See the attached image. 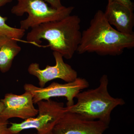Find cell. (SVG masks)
Here are the masks:
<instances>
[{"label":"cell","instance_id":"ac0fdd59","mask_svg":"<svg viewBox=\"0 0 134 134\" xmlns=\"http://www.w3.org/2000/svg\"><path fill=\"white\" fill-rule=\"evenodd\" d=\"M37 134L34 133V134Z\"/></svg>","mask_w":134,"mask_h":134},{"label":"cell","instance_id":"52a82bcc","mask_svg":"<svg viewBox=\"0 0 134 134\" xmlns=\"http://www.w3.org/2000/svg\"><path fill=\"white\" fill-rule=\"evenodd\" d=\"M109 125L89 120L75 113L65 111L50 134H103Z\"/></svg>","mask_w":134,"mask_h":134},{"label":"cell","instance_id":"5b68a950","mask_svg":"<svg viewBox=\"0 0 134 134\" xmlns=\"http://www.w3.org/2000/svg\"><path fill=\"white\" fill-rule=\"evenodd\" d=\"M38 114L20 123L10 122L8 134H19L24 130L34 129L37 134H50L56 123L65 112L64 103L52 100H42L37 103Z\"/></svg>","mask_w":134,"mask_h":134},{"label":"cell","instance_id":"5bb4252c","mask_svg":"<svg viewBox=\"0 0 134 134\" xmlns=\"http://www.w3.org/2000/svg\"><path fill=\"white\" fill-rule=\"evenodd\" d=\"M47 3H49L51 7L54 9H59L63 6L62 0H44Z\"/></svg>","mask_w":134,"mask_h":134},{"label":"cell","instance_id":"6da1fadb","mask_svg":"<svg viewBox=\"0 0 134 134\" xmlns=\"http://www.w3.org/2000/svg\"><path fill=\"white\" fill-rule=\"evenodd\" d=\"M134 47V34L118 31L108 23L104 12L98 10L91 20L89 27L82 32L77 53H96L99 55L121 54L126 49Z\"/></svg>","mask_w":134,"mask_h":134},{"label":"cell","instance_id":"7a4b0ae2","mask_svg":"<svg viewBox=\"0 0 134 134\" xmlns=\"http://www.w3.org/2000/svg\"><path fill=\"white\" fill-rule=\"evenodd\" d=\"M81 20L76 15H70L59 21L42 24L31 29L26 37L28 43L39 46L41 40L48 41L53 52L66 59H72L81 42Z\"/></svg>","mask_w":134,"mask_h":134},{"label":"cell","instance_id":"2e32d148","mask_svg":"<svg viewBox=\"0 0 134 134\" xmlns=\"http://www.w3.org/2000/svg\"><path fill=\"white\" fill-rule=\"evenodd\" d=\"M12 0H0V9L6 4L12 2Z\"/></svg>","mask_w":134,"mask_h":134},{"label":"cell","instance_id":"e0dca14e","mask_svg":"<svg viewBox=\"0 0 134 134\" xmlns=\"http://www.w3.org/2000/svg\"><path fill=\"white\" fill-rule=\"evenodd\" d=\"M3 109H4V104L2 100L0 99V115L2 113Z\"/></svg>","mask_w":134,"mask_h":134},{"label":"cell","instance_id":"7c38bea8","mask_svg":"<svg viewBox=\"0 0 134 134\" xmlns=\"http://www.w3.org/2000/svg\"><path fill=\"white\" fill-rule=\"evenodd\" d=\"M7 17L0 15V35L5 36L21 41L25 34V31L20 28H15L9 26L6 23Z\"/></svg>","mask_w":134,"mask_h":134},{"label":"cell","instance_id":"9a60e30c","mask_svg":"<svg viewBox=\"0 0 134 134\" xmlns=\"http://www.w3.org/2000/svg\"><path fill=\"white\" fill-rule=\"evenodd\" d=\"M9 122L7 121H0V134H8V125Z\"/></svg>","mask_w":134,"mask_h":134},{"label":"cell","instance_id":"9c48e42d","mask_svg":"<svg viewBox=\"0 0 134 134\" xmlns=\"http://www.w3.org/2000/svg\"><path fill=\"white\" fill-rule=\"evenodd\" d=\"M1 100L4 109L0 115V121H7L12 118L25 120L36 117L38 114V110L34 105L33 96L29 92L20 95L7 93Z\"/></svg>","mask_w":134,"mask_h":134},{"label":"cell","instance_id":"277c9868","mask_svg":"<svg viewBox=\"0 0 134 134\" xmlns=\"http://www.w3.org/2000/svg\"><path fill=\"white\" fill-rule=\"evenodd\" d=\"M74 8L63 6L59 9L49 7L44 0H17L11 12L17 16L27 13L26 19L20 21V28L26 31L45 23L59 21L71 15Z\"/></svg>","mask_w":134,"mask_h":134},{"label":"cell","instance_id":"30bf717a","mask_svg":"<svg viewBox=\"0 0 134 134\" xmlns=\"http://www.w3.org/2000/svg\"><path fill=\"white\" fill-rule=\"evenodd\" d=\"M133 10L125 5L115 2H108L104 12L108 23L121 33L134 34Z\"/></svg>","mask_w":134,"mask_h":134},{"label":"cell","instance_id":"8992f818","mask_svg":"<svg viewBox=\"0 0 134 134\" xmlns=\"http://www.w3.org/2000/svg\"><path fill=\"white\" fill-rule=\"evenodd\" d=\"M88 82L84 78L77 77L74 81L65 84L53 82L46 87H38L32 84L26 83L24 86L25 91L31 93L34 104L53 97H65L67 99L66 107L74 104V99L82 90L88 88Z\"/></svg>","mask_w":134,"mask_h":134},{"label":"cell","instance_id":"4fadbf2b","mask_svg":"<svg viewBox=\"0 0 134 134\" xmlns=\"http://www.w3.org/2000/svg\"><path fill=\"white\" fill-rule=\"evenodd\" d=\"M108 2L119 3L122 5H125L131 9H134V4L131 0H108Z\"/></svg>","mask_w":134,"mask_h":134},{"label":"cell","instance_id":"8fae6325","mask_svg":"<svg viewBox=\"0 0 134 134\" xmlns=\"http://www.w3.org/2000/svg\"><path fill=\"white\" fill-rule=\"evenodd\" d=\"M18 40L8 36L0 35V70L8 72L13 60L21 50Z\"/></svg>","mask_w":134,"mask_h":134},{"label":"cell","instance_id":"3957f363","mask_svg":"<svg viewBox=\"0 0 134 134\" xmlns=\"http://www.w3.org/2000/svg\"><path fill=\"white\" fill-rule=\"evenodd\" d=\"M108 81L107 76L103 75L98 87L79 92L75 97L76 104L65 107V111L77 114L89 120H97L109 125L113 110L125 103L122 98H114L109 94Z\"/></svg>","mask_w":134,"mask_h":134},{"label":"cell","instance_id":"ba28073f","mask_svg":"<svg viewBox=\"0 0 134 134\" xmlns=\"http://www.w3.org/2000/svg\"><path fill=\"white\" fill-rule=\"evenodd\" d=\"M53 54L55 62L54 66L47 65L45 68L41 69L38 63H32L28 68L29 74L38 79L40 87H44L48 82L54 79H60L68 83L74 81L77 77V72L65 62L60 54L53 52Z\"/></svg>","mask_w":134,"mask_h":134}]
</instances>
